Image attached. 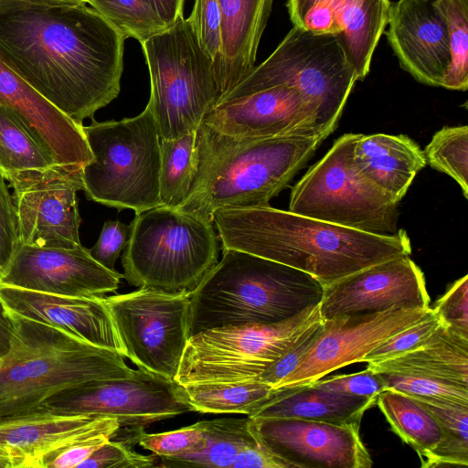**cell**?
I'll return each mask as SVG.
<instances>
[{"label":"cell","mask_w":468,"mask_h":468,"mask_svg":"<svg viewBox=\"0 0 468 468\" xmlns=\"http://www.w3.org/2000/svg\"><path fill=\"white\" fill-rule=\"evenodd\" d=\"M56 164L47 148L5 104L0 102V176L43 169Z\"/></svg>","instance_id":"obj_32"},{"label":"cell","mask_w":468,"mask_h":468,"mask_svg":"<svg viewBox=\"0 0 468 468\" xmlns=\"http://www.w3.org/2000/svg\"><path fill=\"white\" fill-rule=\"evenodd\" d=\"M437 420L442 429L439 444L420 459L421 467L468 465V408L431 404L417 399Z\"/></svg>","instance_id":"obj_34"},{"label":"cell","mask_w":468,"mask_h":468,"mask_svg":"<svg viewBox=\"0 0 468 468\" xmlns=\"http://www.w3.org/2000/svg\"><path fill=\"white\" fill-rule=\"evenodd\" d=\"M123 275L111 271L82 245L53 248L20 244L0 284L58 295L90 297L115 292Z\"/></svg>","instance_id":"obj_17"},{"label":"cell","mask_w":468,"mask_h":468,"mask_svg":"<svg viewBox=\"0 0 468 468\" xmlns=\"http://www.w3.org/2000/svg\"><path fill=\"white\" fill-rule=\"evenodd\" d=\"M356 80L335 35L293 27L271 56L217 104L275 86L294 87L316 106L318 127L327 137L335 130Z\"/></svg>","instance_id":"obj_9"},{"label":"cell","mask_w":468,"mask_h":468,"mask_svg":"<svg viewBox=\"0 0 468 468\" xmlns=\"http://www.w3.org/2000/svg\"><path fill=\"white\" fill-rule=\"evenodd\" d=\"M11 336V324L0 303V358L8 351Z\"/></svg>","instance_id":"obj_51"},{"label":"cell","mask_w":468,"mask_h":468,"mask_svg":"<svg viewBox=\"0 0 468 468\" xmlns=\"http://www.w3.org/2000/svg\"><path fill=\"white\" fill-rule=\"evenodd\" d=\"M376 398L326 390L311 384L277 391L250 417L294 418L337 425L360 424Z\"/></svg>","instance_id":"obj_28"},{"label":"cell","mask_w":468,"mask_h":468,"mask_svg":"<svg viewBox=\"0 0 468 468\" xmlns=\"http://www.w3.org/2000/svg\"><path fill=\"white\" fill-rule=\"evenodd\" d=\"M431 312V307L389 308L323 319L321 332L313 346L296 368L274 389L281 391L308 385L338 368L364 362L375 347Z\"/></svg>","instance_id":"obj_15"},{"label":"cell","mask_w":468,"mask_h":468,"mask_svg":"<svg viewBox=\"0 0 468 468\" xmlns=\"http://www.w3.org/2000/svg\"><path fill=\"white\" fill-rule=\"evenodd\" d=\"M386 388L435 405L468 408V388L424 377L378 372Z\"/></svg>","instance_id":"obj_39"},{"label":"cell","mask_w":468,"mask_h":468,"mask_svg":"<svg viewBox=\"0 0 468 468\" xmlns=\"http://www.w3.org/2000/svg\"><path fill=\"white\" fill-rule=\"evenodd\" d=\"M448 28L451 61L441 88H468V0H433Z\"/></svg>","instance_id":"obj_36"},{"label":"cell","mask_w":468,"mask_h":468,"mask_svg":"<svg viewBox=\"0 0 468 468\" xmlns=\"http://www.w3.org/2000/svg\"><path fill=\"white\" fill-rule=\"evenodd\" d=\"M206 448L199 452L159 458V467L231 468L238 454L259 441L250 418H221L203 420Z\"/></svg>","instance_id":"obj_29"},{"label":"cell","mask_w":468,"mask_h":468,"mask_svg":"<svg viewBox=\"0 0 468 468\" xmlns=\"http://www.w3.org/2000/svg\"><path fill=\"white\" fill-rule=\"evenodd\" d=\"M432 310L441 324L468 338V275L452 283Z\"/></svg>","instance_id":"obj_43"},{"label":"cell","mask_w":468,"mask_h":468,"mask_svg":"<svg viewBox=\"0 0 468 468\" xmlns=\"http://www.w3.org/2000/svg\"><path fill=\"white\" fill-rule=\"evenodd\" d=\"M159 457L134 452L131 446L109 440L77 468H150L159 467Z\"/></svg>","instance_id":"obj_44"},{"label":"cell","mask_w":468,"mask_h":468,"mask_svg":"<svg viewBox=\"0 0 468 468\" xmlns=\"http://www.w3.org/2000/svg\"><path fill=\"white\" fill-rule=\"evenodd\" d=\"M316 106L294 87L275 86L214 106L203 122L239 138L284 135L326 136L318 127Z\"/></svg>","instance_id":"obj_19"},{"label":"cell","mask_w":468,"mask_h":468,"mask_svg":"<svg viewBox=\"0 0 468 468\" xmlns=\"http://www.w3.org/2000/svg\"><path fill=\"white\" fill-rule=\"evenodd\" d=\"M430 296L420 267L402 256L379 262L324 287L323 319L389 308H428Z\"/></svg>","instance_id":"obj_18"},{"label":"cell","mask_w":468,"mask_h":468,"mask_svg":"<svg viewBox=\"0 0 468 468\" xmlns=\"http://www.w3.org/2000/svg\"><path fill=\"white\" fill-rule=\"evenodd\" d=\"M220 11L221 61L217 82L220 97L255 67L258 47L273 0H217Z\"/></svg>","instance_id":"obj_25"},{"label":"cell","mask_w":468,"mask_h":468,"mask_svg":"<svg viewBox=\"0 0 468 468\" xmlns=\"http://www.w3.org/2000/svg\"><path fill=\"white\" fill-rule=\"evenodd\" d=\"M95 418L40 409L0 420V452L14 460L16 468H35L42 455L85 429Z\"/></svg>","instance_id":"obj_26"},{"label":"cell","mask_w":468,"mask_h":468,"mask_svg":"<svg viewBox=\"0 0 468 468\" xmlns=\"http://www.w3.org/2000/svg\"><path fill=\"white\" fill-rule=\"evenodd\" d=\"M222 251L190 292L189 336L225 325L282 322L320 303L324 287L310 274L245 251Z\"/></svg>","instance_id":"obj_5"},{"label":"cell","mask_w":468,"mask_h":468,"mask_svg":"<svg viewBox=\"0 0 468 468\" xmlns=\"http://www.w3.org/2000/svg\"><path fill=\"white\" fill-rule=\"evenodd\" d=\"M125 38L86 4L0 0V57L77 123L120 93Z\"/></svg>","instance_id":"obj_1"},{"label":"cell","mask_w":468,"mask_h":468,"mask_svg":"<svg viewBox=\"0 0 468 468\" xmlns=\"http://www.w3.org/2000/svg\"><path fill=\"white\" fill-rule=\"evenodd\" d=\"M389 0H287L293 27L335 35L357 80L368 74L388 21Z\"/></svg>","instance_id":"obj_20"},{"label":"cell","mask_w":468,"mask_h":468,"mask_svg":"<svg viewBox=\"0 0 468 468\" xmlns=\"http://www.w3.org/2000/svg\"><path fill=\"white\" fill-rule=\"evenodd\" d=\"M83 165L54 164L12 176L20 244L71 249L81 245L77 192Z\"/></svg>","instance_id":"obj_14"},{"label":"cell","mask_w":468,"mask_h":468,"mask_svg":"<svg viewBox=\"0 0 468 468\" xmlns=\"http://www.w3.org/2000/svg\"><path fill=\"white\" fill-rule=\"evenodd\" d=\"M195 411L251 416L277 392L261 380L207 382L183 386Z\"/></svg>","instance_id":"obj_31"},{"label":"cell","mask_w":468,"mask_h":468,"mask_svg":"<svg viewBox=\"0 0 468 468\" xmlns=\"http://www.w3.org/2000/svg\"><path fill=\"white\" fill-rule=\"evenodd\" d=\"M376 403L391 430L414 449L420 459L442 439V429L434 416L416 399L390 388L378 394Z\"/></svg>","instance_id":"obj_30"},{"label":"cell","mask_w":468,"mask_h":468,"mask_svg":"<svg viewBox=\"0 0 468 468\" xmlns=\"http://www.w3.org/2000/svg\"><path fill=\"white\" fill-rule=\"evenodd\" d=\"M10 345L0 358V420L38 410L53 395L101 379L130 377L124 356L47 323L5 310Z\"/></svg>","instance_id":"obj_4"},{"label":"cell","mask_w":468,"mask_h":468,"mask_svg":"<svg viewBox=\"0 0 468 468\" xmlns=\"http://www.w3.org/2000/svg\"><path fill=\"white\" fill-rule=\"evenodd\" d=\"M322 326L323 319L308 328L285 354L260 376L259 380L275 388L282 379L296 368L316 340Z\"/></svg>","instance_id":"obj_47"},{"label":"cell","mask_w":468,"mask_h":468,"mask_svg":"<svg viewBox=\"0 0 468 468\" xmlns=\"http://www.w3.org/2000/svg\"><path fill=\"white\" fill-rule=\"evenodd\" d=\"M149 69L150 110L160 139L197 132L220 92L214 64L188 18L141 42Z\"/></svg>","instance_id":"obj_8"},{"label":"cell","mask_w":468,"mask_h":468,"mask_svg":"<svg viewBox=\"0 0 468 468\" xmlns=\"http://www.w3.org/2000/svg\"><path fill=\"white\" fill-rule=\"evenodd\" d=\"M311 385L335 392L376 399L386 389L380 375L369 368L354 374L320 378Z\"/></svg>","instance_id":"obj_45"},{"label":"cell","mask_w":468,"mask_h":468,"mask_svg":"<svg viewBox=\"0 0 468 468\" xmlns=\"http://www.w3.org/2000/svg\"><path fill=\"white\" fill-rule=\"evenodd\" d=\"M200 46L213 61L216 80L221 61L220 11L217 0H196L188 17Z\"/></svg>","instance_id":"obj_41"},{"label":"cell","mask_w":468,"mask_h":468,"mask_svg":"<svg viewBox=\"0 0 468 468\" xmlns=\"http://www.w3.org/2000/svg\"><path fill=\"white\" fill-rule=\"evenodd\" d=\"M83 126L93 159L82 167L86 197L135 213L162 206L160 137L150 110L120 121Z\"/></svg>","instance_id":"obj_7"},{"label":"cell","mask_w":468,"mask_h":468,"mask_svg":"<svg viewBox=\"0 0 468 468\" xmlns=\"http://www.w3.org/2000/svg\"><path fill=\"white\" fill-rule=\"evenodd\" d=\"M86 4L105 17L125 39L133 37L141 43L167 28L145 0H86Z\"/></svg>","instance_id":"obj_38"},{"label":"cell","mask_w":468,"mask_h":468,"mask_svg":"<svg viewBox=\"0 0 468 468\" xmlns=\"http://www.w3.org/2000/svg\"><path fill=\"white\" fill-rule=\"evenodd\" d=\"M360 133H346L293 186L289 211L377 235L399 231V203L367 182L352 155Z\"/></svg>","instance_id":"obj_11"},{"label":"cell","mask_w":468,"mask_h":468,"mask_svg":"<svg viewBox=\"0 0 468 468\" xmlns=\"http://www.w3.org/2000/svg\"><path fill=\"white\" fill-rule=\"evenodd\" d=\"M388 41L400 67L418 82L442 87L451 55L446 21L433 0L390 3Z\"/></svg>","instance_id":"obj_21"},{"label":"cell","mask_w":468,"mask_h":468,"mask_svg":"<svg viewBox=\"0 0 468 468\" xmlns=\"http://www.w3.org/2000/svg\"><path fill=\"white\" fill-rule=\"evenodd\" d=\"M166 27L184 17L185 0H145Z\"/></svg>","instance_id":"obj_50"},{"label":"cell","mask_w":468,"mask_h":468,"mask_svg":"<svg viewBox=\"0 0 468 468\" xmlns=\"http://www.w3.org/2000/svg\"><path fill=\"white\" fill-rule=\"evenodd\" d=\"M250 418L251 430L259 440L292 468H370L373 465L360 437V424Z\"/></svg>","instance_id":"obj_16"},{"label":"cell","mask_w":468,"mask_h":468,"mask_svg":"<svg viewBox=\"0 0 468 468\" xmlns=\"http://www.w3.org/2000/svg\"><path fill=\"white\" fill-rule=\"evenodd\" d=\"M319 304L273 324L215 327L191 335L176 381L181 386L258 380L313 324L322 320Z\"/></svg>","instance_id":"obj_10"},{"label":"cell","mask_w":468,"mask_h":468,"mask_svg":"<svg viewBox=\"0 0 468 468\" xmlns=\"http://www.w3.org/2000/svg\"><path fill=\"white\" fill-rule=\"evenodd\" d=\"M352 160L367 182L396 203L403 198L427 164L424 152L412 139L386 133H360Z\"/></svg>","instance_id":"obj_24"},{"label":"cell","mask_w":468,"mask_h":468,"mask_svg":"<svg viewBox=\"0 0 468 468\" xmlns=\"http://www.w3.org/2000/svg\"><path fill=\"white\" fill-rule=\"evenodd\" d=\"M120 428L115 418L96 417L85 429L42 455L35 468H77L111 439Z\"/></svg>","instance_id":"obj_35"},{"label":"cell","mask_w":468,"mask_h":468,"mask_svg":"<svg viewBox=\"0 0 468 468\" xmlns=\"http://www.w3.org/2000/svg\"><path fill=\"white\" fill-rule=\"evenodd\" d=\"M31 4L58 5H77L86 4V0H16Z\"/></svg>","instance_id":"obj_52"},{"label":"cell","mask_w":468,"mask_h":468,"mask_svg":"<svg viewBox=\"0 0 468 468\" xmlns=\"http://www.w3.org/2000/svg\"><path fill=\"white\" fill-rule=\"evenodd\" d=\"M0 468H16L14 460L3 452H0Z\"/></svg>","instance_id":"obj_53"},{"label":"cell","mask_w":468,"mask_h":468,"mask_svg":"<svg viewBox=\"0 0 468 468\" xmlns=\"http://www.w3.org/2000/svg\"><path fill=\"white\" fill-rule=\"evenodd\" d=\"M426 163L451 176L468 197V126L443 127L426 146Z\"/></svg>","instance_id":"obj_37"},{"label":"cell","mask_w":468,"mask_h":468,"mask_svg":"<svg viewBox=\"0 0 468 468\" xmlns=\"http://www.w3.org/2000/svg\"><path fill=\"white\" fill-rule=\"evenodd\" d=\"M0 303L5 310L47 323L124 356L104 296H66L0 284Z\"/></svg>","instance_id":"obj_22"},{"label":"cell","mask_w":468,"mask_h":468,"mask_svg":"<svg viewBox=\"0 0 468 468\" xmlns=\"http://www.w3.org/2000/svg\"><path fill=\"white\" fill-rule=\"evenodd\" d=\"M137 444L159 458L181 457L202 452L207 446L203 420L170 431H143Z\"/></svg>","instance_id":"obj_40"},{"label":"cell","mask_w":468,"mask_h":468,"mask_svg":"<svg viewBox=\"0 0 468 468\" xmlns=\"http://www.w3.org/2000/svg\"><path fill=\"white\" fill-rule=\"evenodd\" d=\"M321 135L239 138L202 123L197 131L196 169L179 210L213 222L225 208L270 207L324 140Z\"/></svg>","instance_id":"obj_3"},{"label":"cell","mask_w":468,"mask_h":468,"mask_svg":"<svg viewBox=\"0 0 468 468\" xmlns=\"http://www.w3.org/2000/svg\"><path fill=\"white\" fill-rule=\"evenodd\" d=\"M197 132L160 140L159 195L162 205L177 208L186 200L196 169Z\"/></svg>","instance_id":"obj_33"},{"label":"cell","mask_w":468,"mask_h":468,"mask_svg":"<svg viewBox=\"0 0 468 468\" xmlns=\"http://www.w3.org/2000/svg\"><path fill=\"white\" fill-rule=\"evenodd\" d=\"M40 409L63 415L115 418L120 428L112 440L131 447L149 424L195 411L183 386L140 367L128 378L90 381L60 391Z\"/></svg>","instance_id":"obj_12"},{"label":"cell","mask_w":468,"mask_h":468,"mask_svg":"<svg viewBox=\"0 0 468 468\" xmlns=\"http://www.w3.org/2000/svg\"><path fill=\"white\" fill-rule=\"evenodd\" d=\"M190 292L139 288L104 296L124 356L137 367L176 379L190 337Z\"/></svg>","instance_id":"obj_13"},{"label":"cell","mask_w":468,"mask_h":468,"mask_svg":"<svg viewBox=\"0 0 468 468\" xmlns=\"http://www.w3.org/2000/svg\"><path fill=\"white\" fill-rule=\"evenodd\" d=\"M131 232L130 224L120 220H106L98 240L90 249L92 258L103 267L115 271V263L121 251L127 245Z\"/></svg>","instance_id":"obj_48"},{"label":"cell","mask_w":468,"mask_h":468,"mask_svg":"<svg viewBox=\"0 0 468 468\" xmlns=\"http://www.w3.org/2000/svg\"><path fill=\"white\" fill-rule=\"evenodd\" d=\"M441 324L432 310L415 324L395 334L371 350L364 362L377 363L409 352L425 342Z\"/></svg>","instance_id":"obj_42"},{"label":"cell","mask_w":468,"mask_h":468,"mask_svg":"<svg viewBox=\"0 0 468 468\" xmlns=\"http://www.w3.org/2000/svg\"><path fill=\"white\" fill-rule=\"evenodd\" d=\"M231 468H292V466L275 455L259 440L257 443L238 454Z\"/></svg>","instance_id":"obj_49"},{"label":"cell","mask_w":468,"mask_h":468,"mask_svg":"<svg viewBox=\"0 0 468 468\" xmlns=\"http://www.w3.org/2000/svg\"><path fill=\"white\" fill-rule=\"evenodd\" d=\"M130 226L122 264L131 285L191 292L218 261L212 221L162 205L135 213Z\"/></svg>","instance_id":"obj_6"},{"label":"cell","mask_w":468,"mask_h":468,"mask_svg":"<svg viewBox=\"0 0 468 468\" xmlns=\"http://www.w3.org/2000/svg\"><path fill=\"white\" fill-rule=\"evenodd\" d=\"M367 368L424 377L468 388V338L441 324L418 347Z\"/></svg>","instance_id":"obj_27"},{"label":"cell","mask_w":468,"mask_h":468,"mask_svg":"<svg viewBox=\"0 0 468 468\" xmlns=\"http://www.w3.org/2000/svg\"><path fill=\"white\" fill-rule=\"evenodd\" d=\"M0 102L7 106L29 129L56 164L85 165L93 159L83 125L48 101L1 57Z\"/></svg>","instance_id":"obj_23"},{"label":"cell","mask_w":468,"mask_h":468,"mask_svg":"<svg viewBox=\"0 0 468 468\" xmlns=\"http://www.w3.org/2000/svg\"><path fill=\"white\" fill-rule=\"evenodd\" d=\"M221 250L258 255L306 272L323 287L360 270L410 256L403 229L377 235L270 207L218 209Z\"/></svg>","instance_id":"obj_2"},{"label":"cell","mask_w":468,"mask_h":468,"mask_svg":"<svg viewBox=\"0 0 468 468\" xmlns=\"http://www.w3.org/2000/svg\"><path fill=\"white\" fill-rule=\"evenodd\" d=\"M18 219L13 197L0 176V275L19 245Z\"/></svg>","instance_id":"obj_46"}]
</instances>
